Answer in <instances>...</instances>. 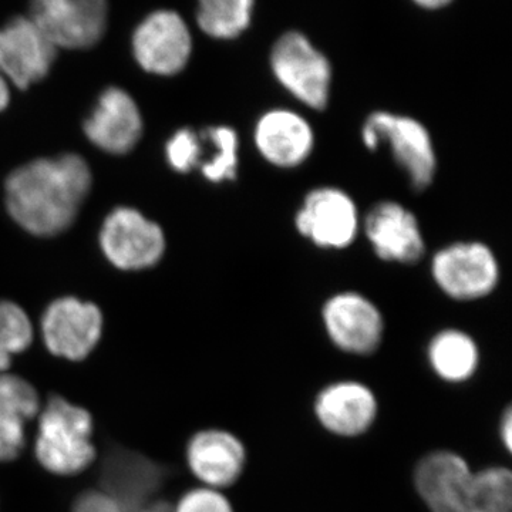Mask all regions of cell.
<instances>
[{
	"label": "cell",
	"instance_id": "cell-28",
	"mask_svg": "<svg viewBox=\"0 0 512 512\" xmlns=\"http://www.w3.org/2000/svg\"><path fill=\"white\" fill-rule=\"evenodd\" d=\"M73 512H126L123 507L104 491H87L77 498Z\"/></svg>",
	"mask_w": 512,
	"mask_h": 512
},
{
	"label": "cell",
	"instance_id": "cell-20",
	"mask_svg": "<svg viewBox=\"0 0 512 512\" xmlns=\"http://www.w3.org/2000/svg\"><path fill=\"white\" fill-rule=\"evenodd\" d=\"M427 362L441 382H470L480 367L481 353L476 339L461 329H443L427 346Z\"/></svg>",
	"mask_w": 512,
	"mask_h": 512
},
{
	"label": "cell",
	"instance_id": "cell-4",
	"mask_svg": "<svg viewBox=\"0 0 512 512\" xmlns=\"http://www.w3.org/2000/svg\"><path fill=\"white\" fill-rule=\"evenodd\" d=\"M362 140L370 151L383 143L389 144L394 160L409 175L414 190H426L433 183L436 153L429 131L420 121L389 111H376L363 124Z\"/></svg>",
	"mask_w": 512,
	"mask_h": 512
},
{
	"label": "cell",
	"instance_id": "cell-6",
	"mask_svg": "<svg viewBox=\"0 0 512 512\" xmlns=\"http://www.w3.org/2000/svg\"><path fill=\"white\" fill-rule=\"evenodd\" d=\"M434 282L454 301L470 302L491 295L500 282V265L487 245L457 242L433 258Z\"/></svg>",
	"mask_w": 512,
	"mask_h": 512
},
{
	"label": "cell",
	"instance_id": "cell-27",
	"mask_svg": "<svg viewBox=\"0 0 512 512\" xmlns=\"http://www.w3.org/2000/svg\"><path fill=\"white\" fill-rule=\"evenodd\" d=\"M25 443V423L0 413V461L18 457Z\"/></svg>",
	"mask_w": 512,
	"mask_h": 512
},
{
	"label": "cell",
	"instance_id": "cell-23",
	"mask_svg": "<svg viewBox=\"0 0 512 512\" xmlns=\"http://www.w3.org/2000/svg\"><path fill=\"white\" fill-rule=\"evenodd\" d=\"M29 316L16 303L0 301V372L9 369L12 357L25 352L32 343Z\"/></svg>",
	"mask_w": 512,
	"mask_h": 512
},
{
	"label": "cell",
	"instance_id": "cell-31",
	"mask_svg": "<svg viewBox=\"0 0 512 512\" xmlns=\"http://www.w3.org/2000/svg\"><path fill=\"white\" fill-rule=\"evenodd\" d=\"M10 93L9 86L6 83L5 77L0 74V111L6 109L9 106Z\"/></svg>",
	"mask_w": 512,
	"mask_h": 512
},
{
	"label": "cell",
	"instance_id": "cell-18",
	"mask_svg": "<svg viewBox=\"0 0 512 512\" xmlns=\"http://www.w3.org/2000/svg\"><path fill=\"white\" fill-rule=\"evenodd\" d=\"M87 138L110 154L133 150L143 134V119L136 101L119 87L100 94L96 109L84 123Z\"/></svg>",
	"mask_w": 512,
	"mask_h": 512
},
{
	"label": "cell",
	"instance_id": "cell-10",
	"mask_svg": "<svg viewBox=\"0 0 512 512\" xmlns=\"http://www.w3.org/2000/svg\"><path fill=\"white\" fill-rule=\"evenodd\" d=\"M296 229L316 247L345 249L359 231V212L355 201L338 188L323 187L306 195L296 212Z\"/></svg>",
	"mask_w": 512,
	"mask_h": 512
},
{
	"label": "cell",
	"instance_id": "cell-14",
	"mask_svg": "<svg viewBox=\"0 0 512 512\" xmlns=\"http://www.w3.org/2000/svg\"><path fill=\"white\" fill-rule=\"evenodd\" d=\"M57 56V47L30 18L10 20L0 29V74L19 89L45 79Z\"/></svg>",
	"mask_w": 512,
	"mask_h": 512
},
{
	"label": "cell",
	"instance_id": "cell-12",
	"mask_svg": "<svg viewBox=\"0 0 512 512\" xmlns=\"http://www.w3.org/2000/svg\"><path fill=\"white\" fill-rule=\"evenodd\" d=\"M192 52L190 29L173 10H157L138 25L133 53L148 73L173 76L187 66Z\"/></svg>",
	"mask_w": 512,
	"mask_h": 512
},
{
	"label": "cell",
	"instance_id": "cell-24",
	"mask_svg": "<svg viewBox=\"0 0 512 512\" xmlns=\"http://www.w3.org/2000/svg\"><path fill=\"white\" fill-rule=\"evenodd\" d=\"M39 412V396L35 387L16 375H0V413L26 421Z\"/></svg>",
	"mask_w": 512,
	"mask_h": 512
},
{
	"label": "cell",
	"instance_id": "cell-21",
	"mask_svg": "<svg viewBox=\"0 0 512 512\" xmlns=\"http://www.w3.org/2000/svg\"><path fill=\"white\" fill-rule=\"evenodd\" d=\"M254 6L252 0H202L197 9L198 26L214 39H235L251 25Z\"/></svg>",
	"mask_w": 512,
	"mask_h": 512
},
{
	"label": "cell",
	"instance_id": "cell-11",
	"mask_svg": "<svg viewBox=\"0 0 512 512\" xmlns=\"http://www.w3.org/2000/svg\"><path fill=\"white\" fill-rule=\"evenodd\" d=\"M103 333V315L94 303L73 296L56 299L42 318V335L53 355L79 362L86 359Z\"/></svg>",
	"mask_w": 512,
	"mask_h": 512
},
{
	"label": "cell",
	"instance_id": "cell-32",
	"mask_svg": "<svg viewBox=\"0 0 512 512\" xmlns=\"http://www.w3.org/2000/svg\"><path fill=\"white\" fill-rule=\"evenodd\" d=\"M416 5L427 10H436L446 8L447 5H450V2L448 0H419Z\"/></svg>",
	"mask_w": 512,
	"mask_h": 512
},
{
	"label": "cell",
	"instance_id": "cell-1",
	"mask_svg": "<svg viewBox=\"0 0 512 512\" xmlns=\"http://www.w3.org/2000/svg\"><path fill=\"white\" fill-rule=\"evenodd\" d=\"M92 181L89 165L76 154L30 161L6 180V207L30 234L55 237L76 220Z\"/></svg>",
	"mask_w": 512,
	"mask_h": 512
},
{
	"label": "cell",
	"instance_id": "cell-9",
	"mask_svg": "<svg viewBox=\"0 0 512 512\" xmlns=\"http://www.w3.org/2000/svg\"><path fill=\"white\" fill-rule=\"evenodd\" d=\"M322 322L332 345L352 356L377 352L384 338L379 308L357 292H340L323 305Z\"/></svg>",
	"mask_w": 512,
	"mask_h": 512
},
{
	"label": "cell",
	"instance_id": "cell-3",
	"mask_svg": "<svg viewBox=\"0 0 512 512\" xmlns=\"http://www.w3.org/2000/svg\"><path fill=\"white\" fill-rule=\"evenodd\" d=\"M92 436L93 420L87 410L52 397L39 420L37 461L57 476L82 473L96 458Z\"/></svg>",
	"mask_w": 512,
	"mask_h": 512
},
{
	"label": "cell",
	"instance_id": "cell-7",
	"mask_svg": "<svg viewBox=\"0 0 512 512\" xmlns=\"http://www.w3.org/2000/svg\"><path fill=\"white\" fill-rule=\"evenodd\" d=\"M101 251L123 271H141L160 262L165 251L163 229L134 208H116L100 231Z\"/></svg>",
	"mask_w": 512,
	"mask_h": 512
},
{
	"label": "cell",
	"instance_id": "cell-13",
	"mask_svg": "<svg viewBox=\"0 0 512 512\" xmlns=\"http://www.w3.org/2000/svg\"><path fill=\"white\" fill-rule=\"evenodd\" d=\"M313 414L323 430L340 439H356L375 426L379 400L372 387L359 380L326 384L313 402Z\"/></svg>",
	"mask_w": 512,
	"mask_h": 512
},
{
	"label": "cell",
	"instance_id": "cell-2",
	"mask_svg": "<svg viewBox=\"0 0 512 512\" xmlns=\"http://www.w3.org/2000/svg\"><path fill=\"white\" fill-rule=\"evenodd\" d=\"M413 483L429 512H512L511 471L503 466L474 470L453 450L421 457Z\"/></svg>",
	"mask_w": 512,
	"mask_h": 512
},
{
	"label": "cell",
	"instance_id": "cell-5",
	"mask_svg": "<svg viewBox=\"0 0 512 512\" xmlns=\"http://www.w3.org/2000/svg\"><path fill=\"white\" fill-rule=\"evenodd\" d=\"M271 69L286 92L313 110L329 103L332 66L328 57L299 32H286L271 52Z\"/></svg>",
	"mask_w": 512,
	"mask_h": 512
},
{
	"label": "cell",
	"instance_id": "cell-25",
	"mask_svg": "<svg viewBox=\"0 0 512 512\" xmlns=\"http://www.w3.org/2000/svg\"><path fill=\"white\" fill-rule=\"evenodd\" d=\"M168 164L178 173H190L202 164V144L200 134L190 128L177 131L165 146Z\"/></svg>",
	"mask_w": 512,
	"mask_h": 512
},
{
	"label": "cell",
	"instance_id": "cell-8",
	"mask_svg": "<svg viewBox=\"0 0 512 512\" xmlns=\"http://www.w3.org/2000/svg\"><path fill=\"white\" fill-rule=\"evenodd\" d=\"M29 18L56 47L89 49L103 39L109 9L103 0H37Z\"/></svg>",
	"mask_w": 512,
	"mask_h": 512
},
{
	"label": "cell",
	"instance_id": "cell-19",
	"mask_svg": "<svg viewBox=\"0 0 512 512\" xmlns=\"http://www.w3.org/2000/svg\"><path fill=\"white\" fill-rule=\"evenodd\" d=\"M254 138L259 154L279 168H295L305 163L315 146L311 124L295 111L285 109L262 114Z\"/></svg>",
	"mask_w": 512,
	"mask_h": 512
},
{
	"label": "cell",
	"instance_id": "cell-22",
	"mask_svg": "<svg viewBox=\"0 0 512 512\" xmlns=\"http://www.w3.org/2000/svg\"><path fill=\"white\" fill-rule=\"evenodd\" d=\"M201 136L214 148L210 160L201 165V173L211 183L232 181L238 171V136L231 127H208Z\"/></svg>",
	"mask_w": 512,
	"mask_h": 512
},
{
	"label": "cell",
	"instance_id": "cell-15",
	"mask_svg": "<svg viewBox=\"0 0 512 512\" xmlns=\"http://www.w3.org/2000/svg\"><path fill=\"white\" fill-rule=\"evenodd\" d=\"M187 463L204 487L222 491L241 480L248 463L247 447L228 430L198 431L188 441Z\"/></svg>",
	"mask_w": 512,
	"mask_h": 512
},
{
	"label": "cell",
	"instance_id": "cell-26",
	"mask_svg": "<svg viewBox=\"0 0 512 512\" xmlns=\"http://www.w3.org/2000/svg\"><path fill=\"white\" fill-rule=\"evenodd\" d=\"M173 512H235L227 495L214 488L201 487L188 491Z\"/></svg>",
	"mask_w": 512,
	"mask_h": 512
},
{
	"label": "cell",
	"instance_id": "cell-16",
	"mask_svg": "<svg viewBox=\"0 0 512 512\" xmlns=\"http://www.w3.org/2000/svg\"><path fill=\"white\" fill-rule=\"evenodd\" d=\"M165 470L151 458L123 447L107 451L100 467V484L126 510L150 503L160 490Z\"/></svg>",
	"mask_w": 512,
	"mask_h": 512
},
{
	"label": "cell",
	"instance_id": "cell-29",
	"mask_svg": "<svg viewBox=\"0 0 512 512\" xmlns=\"http://www.w3.org/2000/svg\"><path fill=\"white\" fill-rule=\"evenodd\" d=\"M498 433H500L501 444L508 453H511L512 450V412L510 407L505 409L503 416L500 419V429H498Z\"/></svg>",
	"mask_w": 512,
	"mask_h": 512
},
{
	"label": "cell",
	"instance_id": "cell-17",
	"mask_svg": "<svg viewBox=\"0 0 512 512\" xmlns=\"http://www.w3.org/2000/svg\"><path fill=\"white\" fill-rule=\"evenodd\" d=\"M365 232L375 254L386 262L416 264L426 251L419 221L399 202L376 204L367 212Z\"/></svg>",
	"mask_w": 512,
	"mask_h": 512
},
{
	"label": "cell",
	"instance_id": "cell-30",
	"mask_svg": "<svg viewBox=\"0 0 512 512\" xmlns=\"http://www.w3.org/2000/svg\"><path fill=\"white\" fill-rule=\"evenodd\" d=\"M128 512H173L167 503H148Z\"/></svg>",
	"mask_w": 512,
	"mask_h": 512
}]
</instances>
